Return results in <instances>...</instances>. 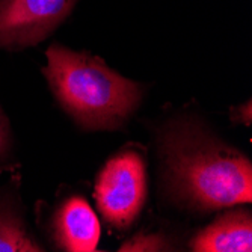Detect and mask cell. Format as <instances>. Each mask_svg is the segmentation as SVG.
I'll list each match as a JSON object with an SVG mask.
<instances>
[{
    "label": "cell",
    "instance_id": "6da1fadb",
    "mask_svg": "<svg viewBox=\"0 0 252 252\" xmlns=\"http://www.w3.org/2000/svg\"><path fill=\"white\" fill-rule=\"evenodd\" d=\"M162 157L171 193L188 207L215 210L252 199L249 160L193 123L166 128Z\"/></svg>",
    "mask_w": 252,
    "mask_h": 252
},
{
    "label": "cell",
    "instance_id": "7a4b0ae2",
    "mask_svg": "<svg viewBox=\"0 0 252 252\" xmlns=\"http://www.w3.org/2000/svg\"><path fill=\"white\" fill-rule=\"evenodd\" d=\"M47 61L44 74L56 98L86 128L120 127L141 101L139 85L88 53L52 45L47 50Z\"/></svg>",
    "mask_w": 252,
    "mask_h": 252
},
{
    "label": "cell",
    "instance_id": "3957f363",
    "mask_svg": "<svg viewBox=\"0 0 252 252\" xmlns=\"http://www.w3.org/2000/svg\"><path fill=\"white\" fill-rule=\"evenodd\" d=\"M147 198V169L139 153L121 151L101 169L95 199L103 218L120 230H127L139 216Z\"/></svg>",
    "mask_w": 252,
    "mask_h": 252
},
{
    "label": "cell",
    "instance_id": "277c9868",
    "mask_svg": "<svg viewBox=\"0 0 252 252\" xmlns=\"http://www.w3.org/2000/svg\"><path fill=\"white\" fill-rule=\"evenodd\" d=\"M77 0H0V49L18 50L47 38Z\"/></svg>",
    "mask_w": 252,
    "mask_h": 252
},
{
    "label": "cell",
    "instance_id": "5b68a950",
    "mask_svg": "<svg viewBox=\"0 0 252 252\" xmlns=\"http://www.w3.org/2000/svg\"><path fill=\"white\" fill-rule=\"evenodd\" d=\"M55 231L58 243L65 251L91 252L95 251L100 240V223L82 198H70L65 201L56 213Z\"/></svg>",
    "mask_w": 252,
    "mask_h": 252
},
{
    "label": "cell",
    "instance_id": "8992f818",
    "mask_svg": "<svg viewBox=\"0 0 252 252\" xmlns=\"http://www.w3.org/2000/svg\"><path fill=\"white\" fill-rule=\"evenodd\" d=\"M196 252H251L252 219L249 210L228 212L192 240Z\"/></svg>",
    "mask_w": 252,
    "mask_h": 252
},
{
    "label": "cell",
    "instance_id": "52a82bcc",
    "mask_svg": "<svg viewBox=\"0 0 252 252\" xmlns=\"http://www.w3.org/2000/svg\"><path fill=\"white\" fill-rule=\"evenodd\" d=\"M42 251L29 236L23 220L6 204H0V252Z\"/></svg>",
    "mask_w": 252,
    "mask_h": 252
},
{
    "label": "cell",
    "instance_id": "ba28073f",
    "mask_svg": "<svg viewBox=\"0 0 252 252\" xmlns=\"http://www.w3.org/2000/svg\"><path fill=\"white\" fill-rule=\"evenodd\" d=\"M168 243L156 234L151 236H136L130 242L121 246V251H166Z\"/></svg>",
    "mask_w": 252,
    "mask_h": 252
},
{
    "label": "cell",
    "instance_id": "9c48e42d",
    "mask_svg": "<svg viewBox=\"0 0 252 252\" xmlns=\"http://www.w3.org/2000/svg\"><path fill=\"white\" fill-rule=\"evenodd\" d=\"M9 150V128L5 115L0 110V160H2Z\"/></svg>",
    "mask_w": 252,
    "mask_h": 252
}]
</instances>
